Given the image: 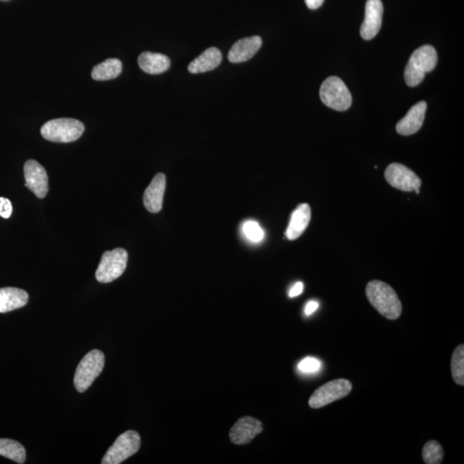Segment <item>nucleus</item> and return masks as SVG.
Masks as SVG:
<instances>
[{"label":"nucleus","mask_w":464,"mask_h":464,"mask_svg":"<svg viewBox=\"0 0 464 464\" xmlns=\"http://www.w3.org/2000/svg\"><path fill=\"white\" fill-rule=\"evenodd\" d=\"M84 125L71 118H60L47 121L40 128V134L47 141L57 143H70L82 136Z\"/></svg>","instance_id":"3"},{"label":"nucleus","mask_w":464,"mask_h":464,"mask_svg":"<svg viewBox=\"0 0 464 464\" xmlns=\"http://www.w3.org/2000/svg\"><path fill=\"white\" fill-rule=\"evenodd\" d=\"M318 308V303L316 302V301H310V302L307 304V306L306 307V314L307 316H310V315L313 314L317 310Z\"/></svg>","instance_id":"29"},{"label":"nucleus","mask_w":464,"mask_h":464,"mask_svg":"<svg viewBox=\"0 0 464 464\" xmlns=\"http://www.w3.org/2000/svg\"><path fill=\"white\" fill-rule=\"evenodd\" d=\"M321 362L317 358L308 357L300 362L299 369L304 374H314L319 371Z\"/></svg>","instance_id":"25"},{"label":"nucleus","mask_w":464,"mask_h":464,"mask_svg":"<svg viewBox=\"0 0 464 464\" xmlns=\"http://www.w3.org/2000/svg\"><path fill=\"white\" fill-rule=\"evenodd\" d=\"M0 456L18 463H25L26 450L25 447L16 440L0 439Z\"/></svg>","instance_id":"21"},{"label":"nucleus","mask_w":464,"mask_h":464,"mask_svg":"<svg viewBox=\"0 0 464 464\" xmlns=\"http://www.w3.org/2000/svg\"><path fill=\"white\" fill-rule=\"evenodd\" d=\"M166 187V177L162 173H158L148 188L145 189L143 202L145 208L149 212L158 213L161 211Z\"/></svg>","instance_id":"14"},{"label":"nucleus","mask_w":464,"mask_h":464,"mask_svg":"<svg viewBox=\"0 0 464 464\" xmlns=\"http://www.w3.org/2000/svg\"><path fill=\"white\" fill-rule=\"evenodd\" d=\"M138 63L142 71L152 75L165 73L171 67L169 58L158 53H142L138 56Z\"/></svg>","instance_id":"19"},{"label":"nucleus","mask_w":464,"mask_h":464,"mask_svg":"<svg viewBox=\"0 0 464 464\" xmlns=\"http://www.w3.org/2000/svg\"><path fill=\"white\" fill-rule=\"evenodd\" d=\"M353 389L347 379L339 378L327 382L315 391L309 399V405L313 408H321L350 394Z\"/></svg>","instance_id":"8"},{"label":"nucleus","mask_w":464,"mask_h":464,"mask_svg":"<svg viewBox=\"0 0 464 464\" xmlns=\"http://www.w3.org/2000/svg\"><path fill=\"white\" fill-rule=\"evenodd\" d=\"M29 294L16 287L0 288V313H8L25 306Z\"/></svg>","instance_id":"16"},{"label":"nucleus","mask_w":464,"mask_h":464,"mask_svg":"<svg viewBox=\"0 0 464 464\" xmlns=\"http://www.w3.org/2000/svg\"><path fill=\"white\" fill-rule=\"evenodd\" d=\"M127 259V252L124 249L117 248L104 252L96 272L98 282L110 283L123 276Z\"/></svg>","instance_id":"7"},{"label":"nucleus","mask_w":464,"mask_h":464,"mask_svg":"<svg viewBox=\"0 0 464 464\" xmlns=\"http://www.w3.org/2000/svg\"><path fill=\"white\" fill-rule=\"evenodd\" d=\"M141 439L135 431H127L117 439L105 454L101 464H120L134 456L141 448Z\"/></svg>","instance_id":"6"},{"label":"nucleus","mask_w":464,"mask_h":464,"mask_svg":"<svg viewBox=\"0 0 464 464\" xmlns=\"http://www.w3.org/2000/svg\"><path fill=\"white\" fill-rule=\"evenodd\" d=\"M321 101L327 107L337 111H345L351 107L353 98L343 81L338 77H330L320 88Z\"/></svg>","instance_id":"5"},{"label":"nucleus","mask_w":464,"mask_h":464,"mask_svg":"<svg viewBox=\"0 0 464 464\" xmlns=\"http://www.w3.org/2000/svg\"><path fill=\"white\" fill-rule=\"evenodd\" d=\"M311 209L306 203L297 206L293 212L289 225L286 230V236L289 240H296L303 234L310 221Z\"/></svg>","instance_id":"17"},{"label":"nucleus","mask_w":464,"mask_h":464,"mask_svg":"<svg viewBox=\"0 0 464 464\" xmlns=\"http://www.w3.org/2000/svg\"><path fill=\"white\" fill-rule=\"evenodd\" d=\"M384 177L389 185L402 191H415L422 186V180L418 175L411 169L398 162H393L388 166Z\"/></svg>","instance_id":"9"},{"label":"nucleus","mask_w":464,"mask_h":464,"mask_svg":"<svg viewBox=\"0 0 464 464\" xmlns=\"http://www.w3.org/2000/svg\"><path fill=\"white\" fill-rule=\"evenodd\" d=\"M263 431L262 423L250 416L239 419L230 431V439L235 445H247Z\"/></svg>","instance_id":"11"},{"label":"nucleus","mask_w":464,"mask_h":464,"mask_svg":"<svg viewBox=\"0 0 464 464\" xmlns=\"http://www.w3.org/2000/svg\"><path fill=\"white\" fill-rule=\"evenodd\" d=\"M222 62V53L217 47H210L189 64L191 73H203L217 69Z\"/></svg>","instance_id":"18"},{"label":"nucleus","mask_w":464,"mask_h":464,"mask_svg":"<svg viewBox=\"0 0 464 464\" xmlns=\"http://www.w3.org/2000/svg\"><path fill=\"white\" fill-rule=\"evenodd\" d=\"M428 104L425 101H419L413 106L407 114L398 121L396 131L403 136H408L421 130L424 123L425 115Z\"/></svg>","instance_id":"13"},{"label":"nucleus","mask_w":464,"mask_h":464,"mask_svg":"<svg viewBox=\"0 0 464 464\" xmlns=\"http://www.w3.org/2000/svg\"><path fill=\"white\" fill-rule=\"evenodd\" d=\"M123 63L118 59H107L94 67L91 77L97 81L114 80L121 73Z\"/></svg>","instance_id":"20"},{"label":"nucleus","mask_w":464,"mask_h":464,"mask_svg":"<svg viewBox=\"0 0 464 464\" xmlns=\"http://www.w3.org/2000/svg\"><path fill=\"white\" fill-rule=\"evenodd\" d=\"M12 213V202L8 199L0 197V216L4 219H9Z\"/></svg>","instance_id":"26"},{"label":"nucleus","mask_w":464,"mask_h":464,"mask_svg":"<svg viewBox=\"0 0 464 464\" xmlns=\"http://www.w3.org/2000/svg\"><path fill=\"white\" fill-rule=\"evenodd\" d=\"M365 293L369 302L382 317L395 320L401 316V301L389 284L381 280H371L367 284Z\"/></svg>","instance_id":"1"},{"label":"nucleus","mask_w":464,"mask_h":464,"mask_svg":"<svg viewBox=\"0 0 464 464\" xmlns=\"http://www.w3.org/2000/svg\"><path fill=\"white\" fill-rule=\"evenodd\" d=\"M25 186L40 199L45 198L49 193V177L46 169L36 160H28L25 168Z\"/></svg>","instance_id":"10"},{"label":"nucleus","mask_w":464,"mask_h":464,"mask_svg":"<svg viewBox=\"0 0 464 464\" xmlns=\"http://www.w3.org/2000/svg\"><path fill=\"white\" fill-rule=\"evenodd\" d=\"M423 461L426 464H440L443 459L442 446L436 440H430L422 450Z\"/></svg>","instance_id":"23"},{"label":"nucleus","mask_w":464,"mask_h":464,"mask_svg":"<svg viewBox=\"0 0 464 464\" xmlns=\"http://www.w3.org/2000/svg\"><path fill=\"white\" fill-rule=\"evenodd\" d=\"M438 54L432 46L424 45L416 49L406 66L404 77L408 86H419L426 73L435 69Z\"/></svg>","instance_id":"2"},{"label":"nucleus","mask_w":464,"mask_h":464,"mask_svg":"<svg viewBox=\"0 0 464 464\" xmlns=\"http://www.w3.org/2000/svg\"><path fill=\"white\" fill-rule=\"evenodd\" d=\"M262 45V40L258 36L246 37L238 40L230 49L228 60L232 63H242L249 60L258 52Z\"/></svg>","instance_id":"15"},{"label":"nucleus","mask_w":464,"mask_h":464,"mask_svg":"<svg viewBox=\"0 0 464 464\" xmlns=\"http://www.w3.org/2000/svg\"><path fill=\"white\" fill-rule=\"evenodd\" d=\"M384 5L381 0H367L365 5V21L361 28L362 38L374 39L381 29Z\"/></svg>","instance_id":"12"},{"label":"nucleus","mask_w":464,"mask_h":464,"mask_svg":"<svg viewBox=\"0 0 464 464\" xmlns=\"http://www.w3.org/2000/svg\"><path fill=\"white\" fill-rule=\"evenodd\" d=\"M306 3L308 8L310 10H317L320 8L321 5L323 4L324 0H304Z\"/></svg>","instance_id":"28"},{"label":"nucleus","mask_w":464,"mask_h":464,"mask_svg":"<svg viewBox=\"0 0 464 464\" xmlns=\"http://www.w3.org/2000/svg\"><path fill=\"white\" fill-rule=\"evenodd\" d=\"M243 232H245L247 239L254 243H259L262 241L264 238V232L259 223L256 221H247L243 227Z\"/></svg>","instance_id":"24"},{"label":"nucleus","mask_w":464,"mask_h":464,"mask_svg":"<svg viewBox=\"0 0 464 464\" xmlns=\"http://www.w3.org/2000/svg\"><path fill=\"white\" fill-rule=\"evenodd\" d=\"M105 356L100 350H91L77 365L73 384L80 393L86 392L103 370Z\"/></svg>","instance_id":"4"},{"label":"nucleus","mask_w":464,"mask_h":464,"mask_svg":"<svg viewBox=\"0 0 464 464\" xmlns=\"http://www.w3.org/2000/svg\"><path fill=\"white\" fill-rule=\"evenodd\" d=\"M304 291V284L302 282H297L294 284L289 293L290 297H294L300 295Z\"/></svg>","instance_id":"27"},{"label":"nucleus","mask_w":464,"mask_h":464,"mask_svg":"<svg viewBox=\"0 0 464 464\" xmlns=\"http://www.w3.org/2000/svg\"><path fill=\"white\" fill-rule=\"evenodd\" d=\"M452 375L456 384L464 385V345L454 350L452 358Z\"/></svg>","instance_id":"22"}]
</instances>
